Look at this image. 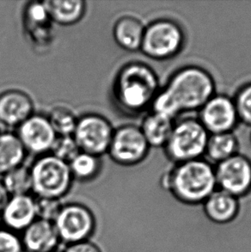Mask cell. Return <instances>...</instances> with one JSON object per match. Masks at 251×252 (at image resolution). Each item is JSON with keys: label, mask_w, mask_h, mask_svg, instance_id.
I'll return each mask as SVG.
<instances>
[{"label": "cell", "mask_w": 251, "mask_h": 252, "mask_svg": "<svg viewBox=\"0 0 251 252\" xmlns=\"http://www.w3.org/2000/svg\"><path fill=\"white\" fill-rule=\"evenodd\" d=\"M9 201V193L3 186V183L0 182V211H3L7 202Z\"/></svg>", "instance_id": "cell-31"}, {"label": "cell", "mask_w": 251, "mask_h": 252, "mask_svg": "<svg viewBox=\"0 0 251 252\" xmlns=\"http://www.w3.org/2000/svg\"><path fill=\"white\" fill-rule=\"evenodd\" d=\"M175 120L157 113L148 114L139 126L150 147H164L172 133Z\"/></svg>", "instance_id": "cell-17"}, {"label": "cell", "mask_w": 251, "mask_h": 252, "mask_svg": "<svg viewBox=\"0 0 251 252\" xmlns=\"http://www.w3.org/2000/svg\"><path fill=\"white\" fill-rule=\"evenodd\" d=\"M93 225L92 215L84 207L71 205L62 208L55 220L56 232L67 242H78L91 232Z\"/></svg>", "instance_id": "cell-12"}, {"label": "cell", "mask_w": 251, "mask_h": 252, "mask_svg": "<svg viewBox=\"0 0 251 252\" xmlns=\"http://www.w3.org/2000/svg\"><path fill=\"white\" fill-rule=\"evenodd\" d=\"M239 122L251 126V82L243 85L234 97Z\"/></svg>", "instance_id": "cell-26"}, {"label": "cell", "mask_w": 251, "mask_h": 252, "mask_svg": "<svg viewBox=\"0 0 251 252\" xmlns=\"http://www.w3.org/2000/svg\"><path fill=\"white\" fill-rule=\"evenodd\" d=\"M57 136H70L74 133L78 119L70 109L57 107L52 110L48 117Z\"/></svg>", "instance_id": "cell-24"}, {"label": "cell", "mask_w": 251, "mask_h": 252, "mask_svg": "<svg viewBox=\"0 0 251 252\" xmlns=\"http://www.w3.org/2000/svg\"><path fill=\"white\" fill-rule=\"evenodd\" d=\"M9 194L13 196L27 194L32 189L31 169L20 165L3 175L2 182Z\"/></svg>", "instance_id": "cell-22"}, {"label": "cell", "mask_w": 251, "mask_h": 252, "mask_svg": "<svg viewBox=\"0 0 251 252\" xmlns=\"http://www.w3.org/2000/svg\"><path fill=\"white\" fill-rule=\"evenodd\" d=\"M100 158L92 154L80 152L69 164L72 177L78 180H90L100 169Z\"/></svg>", "instance_id": "cell-23"}, {"label": "cell", "mask_w": 251, "mask_h": 252, "mask_svg": "<svg viewBox=\"0 0 251 252\" xmlns=\"http://www.w3.org/2000/svg\"><path fill=\"white\" fill-rule=\"evenodd\" d=\"M215 89L210 72L198 65H187L170 76L150 108L152 112L175 120L183 113L199 111L215 95Z\"/></svg>", "instance_id": "cell-1"}, {"label": "cell", "mask_w": 251, "mask_h": 252, "mask_svg": "<svg viewBox=\"0 0 251 252\" xmlns=\"http://www.w3.org/2000/svg\"><path fill=\"white\" fill-rule=\"evenodd\" d=\"M31 172L32 189L41 198L61 197L69 190L73 178L69 164L51 154L35 161Z\"/></svg>", "instance_id": "cell-6"}, {"label": "cell", "mask_w": 251, "mask_h": 252, "mask_svg": "<svg viewBox=\"0 0 251 252\" xmlns=\"http://www.w3.org/2000/svg\"><path fill=\"white\" fill-rule=\"evenodd\" d=\"M208 137L209 133L199 120L186 118L175 123L163 148L168 158L175 164L199 159L206 154Z\"/></svg>", "instance_id": "cell-4"}, {"label": "cell", "mask_w": 251, "mask_h": 252, "mask_svg": "<svg viewBox=\"0 0 251 252\" xmlns=\"http://www.w3.org/2000/svg\"><path fill=\"white\" fill-rule=\"evenodd\" d=\"M31 97L20 91H9L0 95V123L8 126H19L33 116Z\"/></svg>", "instance_id": "cell-13"}, {"label": "cell", "mask_w": 251, "mask_h": 252, "mask_svg": "<svg viewBox=\"0 0 251 252\" xmlns=\"http://www.w3.org/2000/svg\"><path fill=\"white\" fill-rule=\"evenodd\" d=\"M239 142L233 132L209 134L206 155L216 164L238 154Z\"/></svg>", "instance_id": "cell-21"}, {"label": "cell", "mask_w": 251, "mask_h": 252, "mask_svg": "<svg viewBox=\"0 0 251 252\" xmlns=\"http://www.w3.org/2000/svg\"><path fill=\"white\" fill-rule=\"evenodd\" d=\"M217 188L235 197H244L251 192V160L242 154L222 161L214 167Z\"/></svg>", "instance_id": "cell-9"}, {"label": "cell", "mask_w": 251, "mask_h": 252, "mask_svg": "<svg viewBox=\"0 0 251 252\" xmlns=\"http://www.w3.org/2000/svg\"><path fill=\"white\" fill-rule=\"evenodd\" d=\"M3 214V220L11 228H25L36 215L35 201L27 194L13 196L7 202Z\"/></svg>", "instance_id": "cell-15"}, {"label": "cell", "mask_w": 251, "mask_h": 252, "mask_svg": "<svg viewBox=\"0 0 251 252\" xmlns=\"http://www.w3.org/2000/svg\"><path fill=\"white\" fill-rule=\"evenodd\" d=\"M43 3L50 19L61 25L77 24L86 9L85 2L82 0H48Z\"/></svg>", "instance_id": "cell-19"}, {"label": "cell", "mask_w": 251, "mask_h": 252, "mask_svg": "<svg viewBox=\"0 0 251 252\" xmlns=\"http://www.w3.org/2000/svg\"></svg>", "instance_id": "cell-32"}, {"label": "cell", "mask_w": 251, "mask_h": 252, "mask_svg": "<svg viewBox=\"0 0 251 252\" xmlns=\"http://www.w3.org/2000/svg\"><path fill=\"white\" fill-rule=\"evenodd\" d=\"M159 90V79L151 66L131 62L120 70L113 92L121 109L129 114H139L151 107Z\"/></svg>", "instance_id": "cell-3"}, {"label": "cell", "mask_w": 251, "mask_h": 252, "mask_svg": "<svg viewBox=\"0 0 251 252\" xmlns=\"http://www.w3.org/2000/svg\"><path fill=\"white\" fill-rule=\"evenodd\" d=\"M62 208L58 199L40 197L38 201H35V215L42 220L49 222L55 220Z\"/></svg>", "instance_id": "cell-27"}, {"label": "cell", "mask_w": 251, "mask_h": 252, "mask_svg": "<svg viewBox=\"0 0 251 252\" xmlns=\"http://www.w3.org/2000/svg\"><path fill=\"white\" fill-rule=\"evenodd\" d=\"M17 137L26 152L42 154L50 152L57 138L48 117L33 115L18 126Z\"/></svg>", "instance_id": "cell-11"}, {"label": "cell", "mask_w": 251, "mask_h": 252, "mask_svg": "<svg viewBox=\"0 0 251 252\" xmlns=\"http://www.w3.org/2000/svg\"><path fill=\"white\" fill-rule=\"evenodd\" d=\"M197 119L209 134L233 132L239 122L234 100L224 94L213 95L199 110Z\"/></svg>", "instance_id": "cell-10"}, {"label": "cell", "mask_w": 251, "mask_h": 252, "mask_svg": "<svg viewBox=\"0 0 251 252\" xmlns=\"http://www.w3.org/2000/svg\"><path fill=\"white\" fill-rule=\"evenodd\" d=\"M114 131L103 116L91 114L78 119L72 136L81 152L100 157L108 153Z\"/></svg>", "instance_id": "cell-7"}, {"label": "cell", "mask_w": 251, "mask_h": 252, "mask_svg": "<svg viewBox=\"0 0 251 252\" xmlns=\"http://www.w3.org/2000/svg\"><path fill=\"white\" fill-rule=\"evenodd\" d=\"M19 240L10 232L0 231V252H20Z\"/></svg>", "instance_id": "cell-29"}, {"label": "cell", "mask_w": 251, "mask_h": 252, "mask_svg": "<svg viewBox=\"0 0 251 252\" xmlns=\"http://www.w3.org/2000/svg\"><path fill=\"white\" fill-rule=\"evenodd\" d=\"M162 185L184 204L202 203L217 189L215 170L203 158L175 164L162 178Z\"/></svg>", "instance_id": "cell-2"}, {"label": "cell", "mask_w": 251, "mask_h": 252, "mask_svg": "<svg viewBox=\"0 0 251 252\" xmlns=\"http://www.w3.org/2000/svg\"><path fill=\"white\" fill-rule=\"evenodd\" d=\"M58 237L51 222L39 220L28 226L24 234V245L32 252H48L56 246Z\"/></svg>", "instance_id": "cell-16"}, {"label": "cell", "mask_w": 251, "mask_h": 252, "mask_svg": "<svg viewBox=\"0 0 251 252\" xmlns=\"http://www.w3.org/2000/svg\"><path fill=\"white\" fill-rule=\"evenodd\" d=\"M185 44V34L179 24L171 19H158L146 26L140 50L156 61L173 58Z\"/></svg>", "instance_id": "cell-5"}, {"label": "cell", "mask_w": 251, "mask_h": 252, "mask_svg": "<svg viewBox=\"0 0 251 252\" xmlns=\"http://www.w3.org/2000/svg\"><path fill=\"white\" fill-rule=\"evenodd\" d=\"M146 26L133 17H124L116 22L114 27V38L116 43L126 51L140 50Z\"/></svg>", "instance_id": "cell-18"}, {"label": "cell", "mask_w": 251, "mask_h": 252, "mask_svg": "<svg viewBox=\"0 0 251 252\" xmlns=\"http://www.w3.org/2000/svg\"><path fill=\"white\" fill-rule=\"evenodd\" d=\"M26 153L17 134L0 133V175L23 165Z\"/></svg>", "instance_id": "cell-20"}, {"label": "cell", "mask_w": 251, "mask_h": 252, "mask_svg": "<svg viewBox=\"0 0 251 252\" xmlns=\"http://www.w3.org/2000/svg\"><path fill=\"white\" fill-rule=\"evenodd\" d=\"M239 199L217 189L203 202L204 212L211 221L227 224L233 221L239 212Z\"/></svg>", "instance_id": "cell-14"}, {"label": "cell", "mask_w": 251, "mask_h": 252, "mask_svg": "<svg viewBox=\"0 0 251 252\" xmlns=\"http://www.w3.org/2000/svg\"><path fill=\"white\" fill-rule=\"evenodd\" d=\"M26 17L30 25L44 26L51 20L43 2L31 3L26 10Z\"/></svg>", "instance_id": "cell-28"}, {"label": "cell", "mask_w": 251, "mask_h": 252, "mask_svg": "<svg viewBox=\"0 0 251 252\" xmlns=\"http://www.w3.org/2000/svg\"><path fill=\"white\" fill-rule=\"evenodd\" d=\"M149 149L140 127L126 125L114 131L108 153L117 164L132 166L146 159Z\"/></svg>", "instance_id": "cell-8"}, {"label": "cell", "mask_w": 251, "mask_h": 252, "mask_svg": "<svg viewBox=\"0 0 251 252\" xmlns=\"http://www.w3.org/2000/svg\"><path fill=\"white\" fill-rule=\"evenodd\" d=\"M51 155L66 164H70L81 151L72 135L57 136L52 147Z\"/></svg>", "instance_id": "cell-25"}, {"label": "cell", "mask_w": 251, "mask_h": 252, "mask_svg": "<svg viewBox=\"0 0 251 252\" xmlns=\"http://www.w3.org/2000/svg\"><path fill=\"white\" fill-rule=\"evenodd\" d=\"M65 252H99L95 246L89 243H78L69 247Z\"/></svg>", "instance_id": "cell-30"}]
</instances>
